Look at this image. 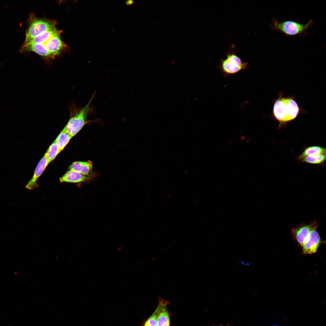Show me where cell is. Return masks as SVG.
I'll return each mask as SVG.
<instances>
[{"mask_svg": "<svg viewBox=\"0 0 326 326\" xmlns=\"http://www.w3.org/2000/svg\"><path fill=\"white\" fill-rule=\"evenodd\" d=\"M168 302L161 299V305L159 313L157 326H169L170 318L167 308Z\"/></svg>", "mask_w": 326, "mask_h": 326, "instance_id": "obj_14", "label": "cell"}, {"mask_svg": "<svg viewBox=\"0 0 326 326\" xmlns=\"http://www.w3.org/2000/svg\"><path fill=\"white\" fill-rule=\"evenodd\" d=\"M272 326H278L277 325H273Z\"/></svg>", "mask_w": 326, "mask_h": 326, "instance_id": "obj_21", "label": "cell"}, {"mask_svg": "<svg viewBox=\"0 0 326 326\" xmlns=\"http://www.w3.org/2000/svg\"><path fill=\"white\" fill-rule=\"evenodd\" d=\"M87 176L78 172L69 170L59 178L60 182L78 183L85 181Z\"/></svg>", "mask_w": 326, "mask_h": 326, "instance_id": "obj_13", "label": "cell"}, {"mask_svg": "<svg viewBox=\"0 0 326 326\" xmlns=\"http://www.w3.org/2000/svg\"><path fill=\"white\" fill-rule=\"evenodd\" d=\"M61 31L56 27L49 30L38 36L32 38L25 39L24 43L44 44L51 38L60 36Z\"/></svg>", "mask_w": 326, "mask_h": 326, "instance_id": "obj_10", "label": "cell"}, {"mask_svg": "<svg viewBox=\"0 0 326 326\" xmlns=\"http://www.w3.org/2000/svg\"><path fill=\"white\" fill-rule=\"evenodd\" d=\"M238 260H239V261L240 262H241V264H242V265H249V264H251V262H250V263H245V262H244V261H243V260H240V259H238Z\"/></svg>", "mask_w": 326, "mask_h": 326, "instance_id": "obj_20", "label": "cell"}, {"mask_svg": "<svg viewBox=\"0 0 326 326\" xmlns=\"http://www.w3.org/2000/svg\"><path fill=\"white\" fill-rule=\"evenodd\" d=\"M59 149L56 139L48 148L44 156L49 163L52 161L59 153Z\"/></svg>", "mask_w": 326, "mask_h": 326, "instance_id": "obj_17", "label": "cell"}, {"mask_svg": "<svg viewBox=\"0 0 326 326\" xmlns=\"http://www.w3.org/2000/svg\"><path fill=\"white\" fill-rule=\"evenodd\" d=\"M248 64V62L242 61L235 53H231L221 60L220 69L225 75H229L246 69Z\"/></svg>", "mask_w": 326, "mask_h": 326, "instance_id": "obj_5", "label": "cell"}, {"mask_svg": "<svg viewBox=\"0 0 326 326\" xmlns=\"http://www.w3.org/2000/svg\"><path fill=\"white\" fill-rule=\"evenodd\" d=\"M94 92L86 105L83 107H79L74 104H71L69 107L70 113L69 119L64 127L72 137L75 136L84 125L89 122L97 120H88L87 117L94 112V108L91 103L95 96Z\"/></svg>", "mask_w": 326, "mask_h": 326, "instance_id": "obj_1", "label": "cell"}, {"mask_svg": "<svg viewBox=\"0 0 326 326\" xmlns=\"http://www.w3.org/2000/svg\"><path fill=\"white\" fill-rule=\"evenodd\" d=\"M72 137L64 128L56 139L60 153Z\"/></svg>", "mask_w": 326, "mask_h": 326, "instance_id": "obj_16", "label": "cell"}, {"mask_svg": "<svg viewBox=\"0 0 326 326\" xmlns=\"http://www.w3.org/2000/svg\"><path fill=\"white\" fill-rule=\"evenodd\" d=\"M20 51L21 52L33 51L44 57L52 58L43 44L24 43L20 49Z\"/></svg>", "mask_w": 326, "mask_h": 326, "instance_id": "obj_11", "label": "cell"}, {"mask_svg": "<svg viewBox=\"0 0 326 326\" xmlns=\"http://www.w3.org/2000/svg\"><path fill=\"white\" fill-rule=\"evenodd\" d=\"M49 164L47 159L43 156L38 163L32 178L25 186L26 189L31 190L38 187V179Z\"/></svg>", "mask_w": 326, "mask_h": 326, "instance_id": "obj_8", "label": "cell"}, {"mask_svg": "<svg viewBox=\"0 0 326 326\" xmlns=\"http://www.w3.org/2000/svg\"><path fill=\"white\" fill-rule=\"evenodd\" d=\"M60 36H55L43 44L52 58L58 55L65 47V44L61 40Z\"/></svg>", "mask_w": 326, "mask_h": 326, "instance_id": "obj_9", "label": "cell"}, {"mask_svg": "<svg viewBox=\"0 0 326 326\" xmlns=\"http://www.w3.org/2000/svg\"><path fill=\"white\" fill-rule=\"evenodd\" d=\"M318 226V222L313 221L309 224H302L293 228L291 231L293 239L300 246H301L309 232L316 229Z\"/></svg>", "mask_w": 326, "mask_h": 326, "instance_id": "obj_7", "label": "cell"}, {"mask_svg": "<svg viewBox=\"0 0 326 326\" xmlns=\"http://www.w3.org/2000/svg\"><path fill=\"white\" fill-rule=\"evenodd\" d=\"M29 25L26 33L25 39L36 37L42 33L55 27L56 22L53 21L38 18L31 15Z\"/></svg>", "mask_w": 326, "mask_h": 326, "instance_id": "obj_4", "label": "cell"}, {"mask_svg": "<svg viewBox=\"0 0 326 326\" xmlns=\"http://www.w3.org/2000/svg\"><path fill=\"white\" fill-rule=\"evenodd\" d=\"M299 111L296 102L289 98L278 99L273 108V113L278 120L282 123L289 121L296 118Z\"/></svg>", "mask_w": 326, "mask_h": 326, "instance_id": "obj_3", "label": "cell"}, {"mask_svg": "<svg viewBox=\"0 0 326 326\" xmlns=\"http://www.w3.org/2000/svg\"><path fill=\"white\" fill-rule=\"evenodd\" d=\"M161 305V298L159 299L157 307L152 315L148 319L143 326H157L158 317Z\"/></svg>", "mask_w": 326, "mask_h": 326, "instance_id": "obj_18", "label": "cell"}, {"mask_svg": "<svg viewBox=\"0 0 326 326\" xmlns=\"http://www.w3.org/2000/svg\"><path fill=\"white\" fill-rule=\"evenodd\" d=\"M326 159V153L305 156L298 159L303 162L314 164H320L323 162Z\"/></svg>", "mask_w": 326, "mask_h": 326, "instance_id": "obj_15", "label": "cell"}, {"mask_svg": "<svg viewBox=\"0 0 326 326\" xmlns=\"http://www.w3.org/2000/svg\"><path fill=\"white\" fill-rule=\"evenodd\" d=\"M324 242L316 229L313 230L307 236L301 245L302 253L304 254L315 253L320 245Z\"/></svg>", "mask_w": 326, "mask_h": 326, "instance_id": "obj_6", "label": "cell"}, {"mask_svg": "<svg viewBox=\"0 0 326 326\" xmlns=\"http://www.w3.org/2000/svg\"><path fill=\"white\" fill-rule=\"evenodd\" d=\"M325 153H326L325 148L317 146H311L305 149L298 158L308 155Z\"/></svg>", "mask_w": 326, "mask_h": 326, "instance_id": "obj_19", "label": "cell"}, {"mask_svg": "<svg viewBox=\"0 0 326 326\" xmlns=\"http://www.w3.org/2000/svg\"><path fill=\"white\" fill-rule=\"evenodd\" d=\"M313 24L312 20H310L306 24L299 23L297 22L287 20L279 21L275 18L272 19L270 26L273 30L277 31L286 36H306L308 34V30Z\"/></svg>", "mask_w": 326, "mask_h": 326, "instance_id": "obj_2", "label": "cell"}, {"mask_svg": "<svg viewBox=\"0 0 326 326\" xmlns=\"http://www.w3.org/2000/svg\"><path fill=\"white\" fill-rule=\"evenodd\" d=\"M92 162L90 160L75 161L70 166L69 170L76 171L89 176L92 171Z\"/></svg>", "mask_w": 326, "mask_h": 326, "instance_id": "obj_12", "label": "cell"}]
</instances>
